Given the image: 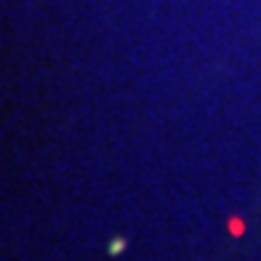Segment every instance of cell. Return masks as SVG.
Segmentation results:
<instances>
[{
  "mask_svg": "<svg viewBox=\"0 0 261 261\" xmlns=\"http://www.w3.org/2000/svg\"><path fill=\"white\" fill-rule=\"evenodd\" d=\"M123 248H125V240H123V237H115V240L110 243V253H112V256H120Z\"/></svg>",
  "mask_w": 261,
  "mask_h": 261,
  "instance_id": "1",
  "label": "cell"
}]
</instances>
